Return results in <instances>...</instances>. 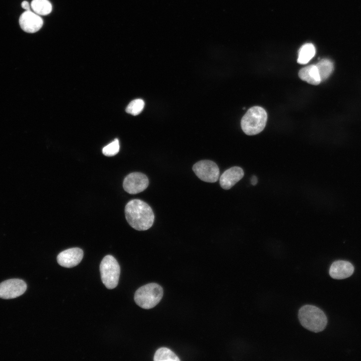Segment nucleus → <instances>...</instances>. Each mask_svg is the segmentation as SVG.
<instances>
[{
	"instance_id": "obj_1",
	"label": "nucleus",
	"mask_w": 361,
	"mask_h": 361,
	"mask_svg": "<svg viewBox=\"0 0 361 361\" xmlns=\"http://www.w3.org/2000/svg\"><path fill=\"white\" fill-rule=\"evenodd\" d=\"M125 215L128 223L138 231H145L153 225L154 216L151 207L138 199L130 201L125 206Z\"/></svg>"
},
{
	"instance_id": "obj_2",
	"label": "nucleus",
	"mask_w": 361,
	"mask_h": 361,
	"mask_svg": "<svg viewBox=\"0 0 361 361\" xmlns=\"http://www.w3.org/2000/svg\"><path fill=\"white\" fill-rule=\"evenodd\" d=\"M298 318L304 328L314 332L323 330L327 323V318L324 312L312 305L302 306L298 311Z\"/></svg>"
},
{
	"instance_id": "obj_3",
	"label": "nucleus",
	"mask_w": 361,
	"mask_h": 361,
	"mask_svg": "<svg viewBox=\"0 0 361 361\" xmlns=\"http://www.w3.org/2000/svg\"><path fill=\"white\" fill-rule=\"evenodd\" d=\"M267 120L266 111L260 106H254L250 108L242 117L241 127L247 135H255L263 130Z\"/></svg>"
},
{
	"instance_id": "obj_4",
	"label": "nucleus",
	"mask_w": 361,
	"mask_h": 361,
	"mask_svg": "<svg viewBox=\"0 0 361 361\" xmlns=\"http://www.w3.org/2000/svg\"><path fill=\"white\" fill-rule=\"evenodd\" d=\"M163 289L158 284L150 283L139 288L134 294V301L140 307L150 309L156 306L163 296Z\"/></svg>"
},
{
	"instance_id": "obj_5",
	"label": "nucleus",
	"mask_w": 361,
	"mask_h": 361,
	"mask_svg": "<svg viewBox=\"0 0 361 361\" xmlns=\"http://www.w3.org/2000/svg\"><path fill=\"white\" fill-rule=\"evenodd\" d=\"M102 281L109 289L115 288L118 283L120 268L115 258L110 255L105 256L100 265Z\"/></svg>"
},
{
	"instance_id": "obj_6",
	"label": "nucleus",
	"mask_w": 361,
	"mask_h": 361,
	"mask_svg": "<svg viewBox=\"0 0 361 361\" xmlns=\"http://www.w3.org/2000/svg\"><path fill=\"white\" fill-rule=\"evenodd\" d=\"M196 175L202 180L208 183H215L219 177L220 170L217 164L210 160H202L193 166Z\"/></svg>"
},
{
	"instance_id": "obj_7",
	"label": "nucleus",
	"mask_w": 361,
	"mask_h": 361,
	"mask_svg": "<svg viewBox=\"0 0 361 361\" xmlns=\"http://www.w3.org/2000/svg\"><path fill=\"white\" fill-rule=\"evenodd\" d=\"M27 289L25 282L19 279H11L0 283V298L13 299L25 293Z\"/></svg>"
},
{
	"instance_id": "obj_8",
	"label": "nucleus",
	"mask_w": 361,
	"mask_h": 361,
	"mask_svg": "<svg viewBox=\"0 0 361 361\" xmlns=\"http://www.w3.org/2000/svg\"><path fill=\"white\" fill-rule=\"evenodd\" d=\"M148 184V179L144 174L134 172L129 173L125 177L123 187L129 194H136L145 190Z\"/></svg>"
},
{
	"instance_id": "obj_9",
	"label": "nucleus",
	"mask_w": 361,
	"mask_h": 361,
	"mask_svg": "<svg viewBox=\"0 0 361 361\" xmlns=\"http://www.w3.org/2000/svg\"><path fill=\"white\" fill-rule=\"evenodd\" d=\"M19 24L25 32L34 33L41 29L43 21L40 16L33 11H26L20 17Z\"/></svg>"
},
{
	"instance_id": "obj_10",
	"label": "nucleus",
	"mask_w": 361,
	"mask_h": 361,
	"mask_svg": "<svg viewBox=\"0 0 361 361\" xmlns=\"http://www.w3.org/2000/svg\"><path fill=\"white\" fill-rule=\"evenodd\" d=\"M83 257V251L79 248H72L60 252L57 256L58 264L64 267L72 268L78 265Z\"/></svg>"
},
{
	"instance_id": "obj_11",
	"label": "nucleus",
	"mask_w": 361,
	"mask_h": 361,
	"mask_svg": "<svg viewBox=\"0 0 361 361\" xmlns=\"http://www.w3.org/2000/svg\"><path fill=\"white\" fill-rule=\"evenodd\" d=\"M354 267L348 261L337 260L331 265L329 274L335 279H343L350 277L353 273Z\"/></svg>"
},
{
	"instance_id": "obj_12",
	"label": "nucleus",
	"mask_w": 361,
	"mask_h": 361,
	"mask_svg": "<svg viewBox=\"0 0 361 361\" xmlns=\"http://www.w3.org/2000/svg\"><path fill=\"white\" fill-rule=\"evenodd\" d=\"M244 174V171L240 167H232L225 170L221 175L220 186L225 190H229L239 182Z\"/></svg>"
},
{
	"instance_id": "obj_13",
	"label": "nucleus",
	"mask_w": 361,
	"mask_h": 361,
	"mask_svg": "<svg viewBox=\"0 0 361 361\" xmlns=\"http://www.w3.org/2000/svg\"><path fill=\"white\" fill-rule=\"evenodd\" d=\"M298 76L301 80L312 85H317L321 82L315 65H310L302 68L299 71Z\"/></svg>"
},
{
	"instance_id": "obj_14",
	"label": "nucleus",
	"mask_w": 361,
	"mask_h": 361,
	"mask_svg": "<svg viewBox=\"0 0 361 361\" xmlns=\"http://www.w3.org/2000/svg\"><path fill=\"white\" fill-rule=\"evenodd\" d=\"M315 48L311 43L302 45L298 51L297 62L300 64H306L314 56Z\"/></svg>"
},
{
	"instance_id": "obj_15",
	"label": "nucleus",
	"mask_w": 361,
	"mask_h": 361,
	"mask_svg": "<svg viewBox=\"0 0 361 361\" xmlns=\"http://www.w3.org/2000/svg\"><path fill=\"white\" fill-rule=\"evenodd\" d=\"M32 11L39 16H46L52 10L51 3L48 0H33L31 3Z\"/></svg>"
},
{
	"instance_id": "obj_16",
	"label": "nucleus",
	"mask_w": 361,
	"mask_h": 361,
	"mask_svg": "<svg viewBox=\"0 0 361 361\" xmlns=\"http://www.w3.org/2000/svg\"><path fill=\"white\" fill-rule=\"evenodd\" d=\"M315 65L317 68L321 82L327 79L333 70L332 62L327 59H321Z\"/></svg>"
},
{
	"instance_id": "obj_17",
	"label": "nucleus",
	"mask_w": 361,
	"mask_h": 361,
	"mask_svg": "<svg viewBox=\"0 0 361 361\" xmlns=\"http://www.w3.org/2000/svg\"><path fill=\"white\" fill-rule=\"evenodd\" d=\"M154 361H179L178 356L170 349L162 347L158 348L155 352Z\"/></svg>"
},
{
	"instance_id": "obj_18",
	"label": "nucleus",
	"mask_w": 361,
	"mask_h": 361,
	"mask_svg": "<svg viewBox=\"0 0 361 361\" xmlns=\"http://www.w3.org/2000/svg\"><path fill=\"white\" fill-rule=\"evenodd\" d=\"M144 102L141 99H136L131 101L126 108L127 113L133 115L139 114L143 110Z\"/></svg>"
},
{
	"instance_id": "obj_19",
	"label": "nucleus",
	"mask_w": 361,
	"mask_h": 361,
	"mask_svg": "<svg viewBox=\"0 0 361 361\" xmlns=\"http://www.w3.org/2000/svg\"><path fill=\"white\" fill-rule=\"evenodd\" d=\"M120 146L118 139L116 138L112 142L104 147L102 153L107 156L116 155L119 151Z\"/></svg>"
},
{
	"instance_id": "obj_20",
	"label": "nucleus",
	"mask_w": 361,
	"mask_h": 361,
	"mask_svg": "<svg viewBox=\"0 0 361 361\" xmlns=\"http://www.w3.org/2000/svg\"><path fill=\"white\" fill-rule=\"evenodd\" d=\"M21 7L26 11L31 10V4H30L29 2L26 1H24L23 2H22L21 4Z\"/></svg>"
},
{
	"instance_id": "obj_21",
	"label": "nucleus",
	"mask_w": 361,
	"mask_h": 361,
	"mask_svg": "<svg viewBox=\"0 0 361 361\" xmlns=\"http://www.w3.org/2000/svg\"><path fill=\"white\" fill-rule=\"evenodd\" d=\"M251 183L253 185H256L257 183V178L256 176H252L251 178Z\"/></svg>"
}]
</instances>
